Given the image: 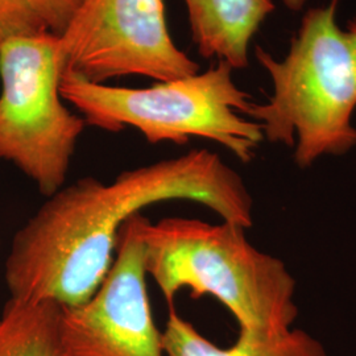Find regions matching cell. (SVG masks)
Instances as JSON below:
<instances>
[{
  "mask_svg": "<svg viewBox=\"0 0 356 356\" xmlns=\"http://www.w3.org/2000/svg\"><path fill=\"white\" fill-rule=\"evenodd\" d=\"M193 42L204 58L216 57L232 69L248 66L250 44L275 11L273 0H184Z\"/></svg>",
  "mask_w": 356,
  "mask_h": 356,
  "instance_id": "8",
  "label": "cell"
},
{
  "mask_svg": "<svg viewBox=\"0 0 356 356\" xmlns=\"http://www.w3.org/2000/svg\"><path fill=\"white\" fill-rule=\"evenodd\" d=\"M177 200L204 204L245 229L254 225L242 177L206 149L124 170L110 184L82 178L48 197L13 236L4 268L11 298L85 304L113 267L128 219Z\"/></svg>",
  "mask_w": 356,
  "mask_h": 356,
  "instance_id": "1",
  "label": "cell"
},
{
  "mask_svg": "<svg viewBox=\"0 0 356 356\" xmlns=\"http://www.w3.org/2000/svg\"><path fill=\"white\" fill-rule=\"evenodd\" d=\"M49 32L33 0H0V41Z\"/></svg>",
  "mask_w": 356,
  "mask_h": 356,
  "instance_id": "11",
  "label": "cell"
},
{
  "mask_svg": "<svg viewBox=\"0 0 356 356\" xmlns=\"http://www.w3.org/2000/svg\"><path fill=\"white\" fill-rule=\"evenodd\" d=\"M61 74L94 83L140 76L165 82L200 73L169 35L164 0H85L58 38Z\"/></svg>",
  "mask_w": 356,
  "mask_h": 356,
  "instance_id": "6",
  "label": "cell"
},
{
  "mask_svg": "<svg viewBox=\"0 0 356 356\" xmlns=\"http://www.w3.org/2000/svg\"><path fill=\"white\" fill-rule=\"evenodd\" d=\"M48 31L60 38L85 0H33Z\"/></svg>",
  "mask_w": 356,
  "mask_h": 356,
  "instance_id": "12",
  "label": "cell"
},
{
  "mask_svg": "<svg viewBox=\"0 0 356 356\" xmlns=\"http://www.w3.org/2000/svg\"><path fill=\"white\" fill-rule=\"evenodd\" d=\"M163 347L165 356H329L314 337L293 327L277 334L239 330L235 343L218 347L182 318L175 306L169 307Z\"/></svg>",
  "mask_w": 356,
  "mask_h": 356,
  "instance_id": "9",
  "label": "cell"
},
{
  "mask_svg": "<svg viewBox=\"0 0 356 356\" xmlns=\"http://www.w3.org/2000/svg\"><path fill=\"white\" fill-rule=\"evenodd\" d=\"M54 301L10 298L0 316V356H66Z\"/></svg>",
  "mask_w": 356,
  "mask_h": 356,
  "instance_id": "10",
  "label": "cell"
},
{
  "mask_svg": "<svg viewBox=\"0 0 356 356\" xmlns=\"http://www.w3.org/2000/svg\"><path fill=\"white\" fill-rule=\"evenodd\" d=\"M232 70L227 63L218 61L204 73L156 82L144 89L61 74L60 94L91 127L107 132L135 128L151 144L184 145L191 138H202L250 163L264 135L259 123L245 118L252 98L235 85Z\"/></svg>",
  "mask_w": 356,
  "mask_h": 356,
  "instance_id": "4",
  "label": "cell"
},
{
  "mask_svg": "<svg viewBox=\"0 0 356 356\" xmlns=\"http://www.w3.org/2000/svg\"><path fill=\"white\" fill-rule=\"evenodd\" d=\"M145 270L169 307L181 289L209 294L236 319L239 330L277 334L292 327L296 281L280 259L259 251L242 226L191 218L152 223L141 216Z\"/></svg>",
  "mask_w": 356,
  "mask_h": 356,
  "instance_id": "3",
  "label": "cell"
},
{
  "mask_svg": "<svg viewBox=\"0 0 356 356\" xmlns=\"http://www.w3.org/2000/svg\"><path fill=\"white\" fill-rule=\"evenodd\" d=\"M141 214L119 232L116 254L102 284L85 304L63 306L66 356H165L147 292Z\"/></svg>",
  "mask_w": 356,
  "mask_h": 356,
  "instance_id": "7",
  "label": "cell"
},
{
  "mask_svg": "<svg viewBox=\"0 0 356 356\" xmlns=\"http://www.w3.org/2000/svg\"><path fill=\"white\" fill-rule=\"evenodd\" d=\"M338 4L307 10L282 60L254 48L273 91L267 103H251L245 116L260 124L264 139L294 147L301 169L356 147V19L339 26Z\"/></svg>",
  "mask_w": 356,
  "mask_h": 356,
  "instance_id": "2",
  "label": "cell"
},
{
  "mask_svg": "<svg viewBox=\"0 0 356 356\" xmlns=\"http://www.w3.org/2000/svg\"><path fill=\"white\" fill-rule=\"evenodd\" d=\"M284 6L293 13H300L305 7L307 0H281Z\"/></svg>",
  "mask_w": 356,
  "mask_h": 356,
  "instance_id": "13",
  "label": "cell"
},
{
  "mask_svg": "<svg viewBox=\"0 0 356 356\" xmlns=\"http://www.w3.org/2000/svg\"><path fill=\"white\" fill-rule=\"evenodd\" d=\"M57 44L51 32L0 41V160L47 197L64 186L88 126L63 102Z\"/></svg>",
  "mask_w": 356,
  "mask_h": 356,
  "instance_id": "5",
  "label": "cell"
}]
</instances>
